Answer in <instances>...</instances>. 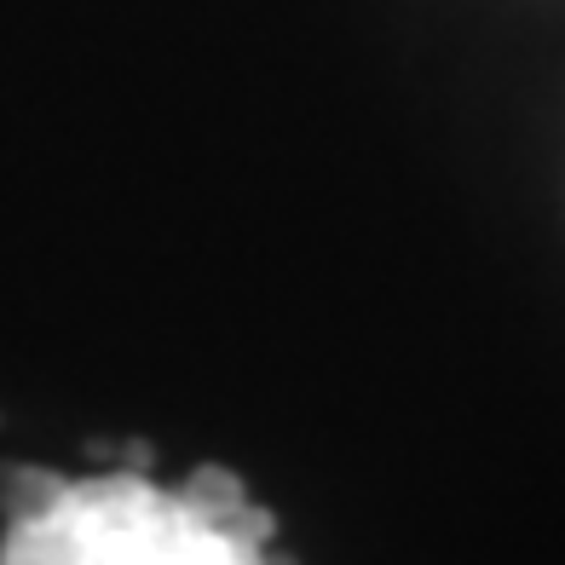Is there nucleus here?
<instances>
[{"mask_svg":"<svg viewBox=\"0 0 565 565\" xmlns=\"http://www.w3.org/2000/svg\"><path fill=\"white\" fill-rule=\"evenodd\" d=\"M0 565H271V520L231 473H18Z\"/></svg>","mask_w":565,"mask_h":565,"instance_id":"f257e3e1","label":"nucleus"}]
</instances>
